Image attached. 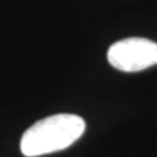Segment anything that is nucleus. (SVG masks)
<instances>
[{
  "label": "nucleus",
  "instance_id": "2",
  "mask_svg": "<svg viewBox=\"0 0 157 157\" xmlns=\"http://www.w3.org/2000/svg\"><path fill=\"white\" fill-rule=\"evenodd\" d=\"M108 63L124 73H137L157 64V42L147 38H125L108 50Z\"/></svg>",
  "mask_w": 157,
  "mask_h": 157
},
{
  "label": "nucleus",
  "instance_id": "1",
  "mask_svg": "<svg viewBox=\"0 0 157 157\" xmlns=\"http://www.w3.org/2000/svg\"><path fill=\"white\" fill-rule=\"evenodd\" d=\"M86 122L74 113H56L29 127L21 138V151L26 157H39L66 150L84 134Z\"/></svg>",
  "mask_w": 157,
  "mask_h": 157
}]
</instances>
